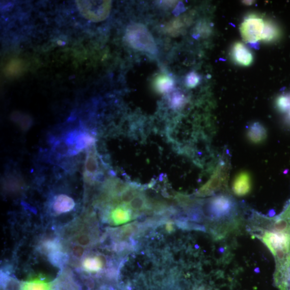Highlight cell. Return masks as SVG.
Here are the masks:
<instances>
[{"label": "cell", "instance_id": "ac0fdd59", "mask_svg": "<svg viewBox=\"0 0 290 290\" xmlns=\"http://www.w3.org/2000/svg\"><path fill=\"white\" fill-rule=\"evenodd\" d=\"M275 285L279 290H290V246L289 263L286 272L283 277L275 283Z\"/></svg>", "mask_w": 290, "mask_h": 290}, {"label": "cell", "instance_id": "8fae6325", "mask_svg": "<svg viewBox=\"0 0 290 290\" xmlns=\"http://www.w3.org/2000/svg\"><path fill=\"white\" fill-rule=\"evenodd\" d=\"M75 206L73 199L65 195L57 196L54 201L52 207L57 214L66 213L71 211Z\"/></svg>", "mask_w": 290, "mask_h": 290}, {"label": "cell", "instance_id": "8992f818", "mask_svg": "<svg viewBox=\"0 0 290 290\" xmlns=\"http://www.w3.org/2000/svg\"><path fill=\"white\" fill-rule=\"evenodd\" d=\"M264 26L263 19L257 16L252 15L245 19L240 28L244 41L251 44L261 41Z\"/></svg>", "mask_w": 290, "mask_h": 290}, {"label": "cell", "instance_id": "3957f363", "mask_svg": "<svg viewBox=\"0 0 290 290\" xmlns=\"http://www.w3.org/2000/svg\"><path fill=\"white\" fill-rule=\"evenodd\" d=\"M125 37L128 44L133 48L151 54L156 53L157 47L154 39L143 24L129 25L126 30Z\"/></svg>", "mask_w": 290, "mask_h": 290}, {"label": "cell", "instance_id": "5b68a950", "mask_svg": "<svg viewBox=\"0 0 290 290\" xmlns=\"http://www.w3.org/2000/svg\"><path fill=\"white\" fill-rule=\"evenodd\" d=\"M228 172L227 166L225 164H220L208 181L198 190L196 196H211L225 187L227 182Z\"/></svg>", "mask_w": 290, "mask_h": 290}, {"label": "cell", "instance_id": "5bb4252c", "mask_svg": "<svg viewBox=\"0 0 290 290\" xmlns=\"http://www.w3.org/2000/svg\"><path fill=\"white\" fill-rule=\"evenodd\" d=\"M85 167V174L88 177H92L98 175L99 167L97 154L93 150L88 153L86 159Z\"/></svg>", "mask_w": 290, "mask_h": 290}, {"label": "cell", "instance_id": "44dd1931", "mask_svg": "<svg viewBox=\"0 0 290 290\" xmlns=\"http://www.w3.org/2000/svg\"><path fill=\"white\" fill-rule=\"evenodd\" d=\"M182 26L183 24L181 20L176 19L168 26L167 30L168 32L175 35L179 32V30L181 29Z\"/></svg>", "mask_w": 290, "mask_h": 290}, {"label": "cell", "instance_id": "ba28073f", "mask_svg": "<svg viewBox=\"0 0 290 290\" xmlns=\"http://www.w3.org/2000/svg\"><path fill=\"white\" fill-rule=\"evenodd\" d=\"M134 213L128 204L122 203L112 209L109 217L112 223L119 225L131 221L134 218Z\"/></svg>", "mask_w": 290, "mask_h": 290}, {"label": "cell", "instance_id": "30bf717a", "mask_svg": "<svg viewBox=\"0 0 290 290\" xmlns=\"http://www.w3.org/2000/svg\"><path fill=\"white\" fill-rule=\"evenodd\" d=\"M247 136L250 142L255 145L261 144L266 141L267 132L262 124L255 122L248 127Z\"/></svg>", "mask_w": 290, "mask_h": 290}, {"label": "cell", "instance_id": "7402d4cb", "mask_svg": "<svg viewBox=\"0 0 290 290\" xmlns=\"http://www.w3.org/2000/svg\"><path fill=\"white\" fill-rule=\"evenodd\" d=\"M287 121L289 123H290V110L289 111L288 116H287Z\"/></svg>", "mask_w": 290, "mask_h": 290}, {"label": "cell", "instance_id": "ffe728a7", "mask_svg": "<svg viewBox=\"0 0 290 290\" xmlns=\"http://www.w3.org/2000/svg\"><path fill=\"white\" fill-rule=\"evenodd\" d=\"M171 103L174 108H179L182 106L184 102V96L179 93H176L173 95L171 100Z\"/></svg>", "mask_w": 290, "mask_h": 290}, {"label": "cell", "instance_id": "7a4b0ae2", "mask_svg": "<svg viewBox=\"0 0 290 290\" xmlns=\"http://www.w3.org/2000/svg\"><path fill=\"white\" fill-rule=\"evenodd\" d=\"M250 233L270 231L285 234L290 236V199L281 214L275 217H267L254 213L248 224Z\"/></svg>", "mask_w": 290, "mask_h": 290}, {"label": "cell", "instance_id": "7c38bea8", "mask_svg": "<svg viewBox=\"0 0 290 290\" xmlns=\"http://www.w3.org/2000/svg\"><path fill=\"white\" fill-rule=\"evenodd\" d=\"M281 36V31L278 25L271 21L265 22L263 31L261 41L265 43H271L278 40Z\"/></svg>", "mask_w": 290, "mask_h": 290}, {"label": "cell", "instance_id": "e0dca14e", "mask_svg": "<svg viewBox=\"0 0 290 290\" xmlns=\"http://www.w3.org/2000/svg\"><path fill=\"white\" fill-rule=\"evenodd\" d=\"M276 106L278 111L282 113L290 110V95H282L278 96L276 101Z\"/></svg>", "mask_w": 290, "mask_h": 290}, {"label": "cell", "instance_id": "9c48e42d", "mask_svg": "<svg viewBox=\"0 0 290 290\" xmlns=\"http://www.w3.org/2000/svg\"><path fill=\"white\" fill-rule=\"evenodd\" d=\"M232 57L238 65L247 67L253 61V56L250 50L242 43H235L232 48Z\"/></svg>", "mask_w": 290, "mask_h": 290}, {"label": "cell", "instance_id": "9a60e30c", "mask_svg": "<svg viewBox=\"0 0 290 290\" xmlns=\"http://www.w3.org/2000/svg\"><path fill=\"white\" fill-rule=\"evenodd\" d=\"M173 79L167 75L158 76L154 82V87L159 93H165L172 89L174 86Z\"/></svg>", "mask_w": 290, "mask_h": 290}, {"label": "cell", "instance_id": "4fadbf2b", "mask_svg": "<svg viewBox=\"0 0 290 290\" xmlns=\"http://www.w3.org/2000/svg\"><path fill=\"white\" fill-rule=\"evenodd\" d=\"M106 263L105 257L101 255L86 258L83 265L85 271L94 273L101 271Z\"/></svg>", "mask_w": 290, "mask_h": 290}, {"label": "cell", "instance_id": "52a82bcc", "mask_svg": "<svg viewBox=\"0 0 290 290\" xmlns=\"http://www.w3.org/2000/svg\"><path fill=\"white\" fill-rule=\"evenodd\" d=\"M232 191L238 197H244L251 192L252 181L251 175L246 171L239 173L232 183Z\"/></svg>", "mask_w": 290, "mask_h": 290}, {"label": "cell", "instance_id": "277c9868", "mask_svg": "<svg viewBox=\"0 0 290 290\" xmlns=\"http://www.w3.org/2000/svg\"><path fill=\"white\" fill-rule=\"evenodd\" d=\"M235 207V203L231 197L220 195L210 199L208 209L209 216L213 219L224 223L227 219L232 216Z\"/></svg>", "mask_w": 290, "mask_h": 290}, {"label": "cell", "instance_id": "d6986e66", "mask_svg": "<svg viewBox=\"0 0 290 290\" xmlns=\"http://www.w3.org/2000/svg\"><path fill=\"white\" fill-rule=\"evenodd\" d=\"M199 82V77L198 75L192 72L188 74L186 78V84L189 88L195 87Z\"/></svg>", "mask_w": 290, "mask_h": 290}, {"label": "cell", "instance_id": "6da1fadb", "mask_svg": "<svg viewBox=\"0 0 290 290\" xmlns=\"http://www.w3.org/2000/svg\"><path fill=\"white\" fill-rule=\"evenodd\" d=\"M251 235L259 240L273 254L275 261L274 282H278L285 275L288 266L290 236L270 231L256 232Z\"/></svg>", "mask_w": 290, "mask_h": 290}, {"label": "cell", "instance_id": "2e32d148", "mask_svg": "<svg viewBox=\"0 0 290 290\" xmlns=\"http://www.w3.org/2000/svg\"><path fill=\"white\" fill-rule=\"evenodd\" d=\"M21 290H53L52 284L45 280L36 278L23 283Z\"/></svg>", "mask_w": 290, "mask_h": 290}]
</instances>
